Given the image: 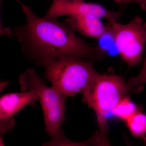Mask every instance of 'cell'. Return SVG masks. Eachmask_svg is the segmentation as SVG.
<instances>
[{
    "mask_svg": "<svg viewBox=\"0 0 146 146\" xmlns=\"http://www.w3.org/2000/svg\"><path fill=\"white\" fill-rule=\"evenodd\" d=\"M100 136V132L96 131L88 140L82 142H74L69 140L65 136L62 129L51 138V140L44 143L41 146H95Z\"/></svg>",
    "mask_w": 146,
    "mask_h": 146,
    "instance_id": "9",
    "label": "cell"
},
{
    "mask_svg": "<svg viewBox=\"0 0 146 146\" xmlns=\"http://www.w3.org/2000/svg\"><path fill=\"white\" fill-rule=\"evenodd\" d=\"M127 126L134 137L142 138L146 134V115L137 111L125 121Z\"/></svg>",
    "mask_w": 146,
    "mask_h": 146,
    "instance_id": "10",
    "label": "cell"
},
{
    "mask_svg": "<svg viewBox=\"0 0 146 146\" xmlns=\"http://www.w3.org/2000/svg\"><path fill=\"white\" fill-rule=\"evenodd\" d=\"M129 91L127 83L119 76L98 75L83 92L82 101L94 110L100 130L107 129V116Z\"/></svg>",
    "mask_w": 146,
    "mask_h": 146,
    "instance_id": "3",
    "label": "cell"
},
{
    "mask_svg": "<svg viewBox=\"0 0 146 146\" xmlns=\"http://www.w3.org/2000/svg\"><path fill=\"white\" fill-rule=\"evenodd\" d=\"M141 139L143 141L144 143H145V145L146 146V136H143V137L141 138Z\"/></svg>",
    "mask_w": 146,
    "mask_h": 146,
    "instance_id": "17",
    "label": "cell"
},
{
    "mask_svg": "<svg viewBox=\"0 0 146 146\" xmlns=\"http://www.w3.org/2000/svg\"><path fill=\"white\" fill-rule=\"evenodd\" d=\"M138 111L137 105L126 96L121 100L111 112L117 117L125 121Z\"/></svg>",
    "mask_w": 146,
    "mask_h": 146,
    "instance_id": "11",
    "label": "cell"
},
{
    "mask_svg": "<svg viewBox=\"0 0 146 146\" xmlns=\"http://www.w3.org/2000/svg\"><path fill=\"white\" fill-rule=\"evenodd\" d=\"M22 91L35 92L42 106L47 134L53 137L61 128L65 119L66 110L64 97L46 85L33 69H29L18 78Z\"/></svg>",
    "mask_w": 146,
    "mask_h": 146,
    "instance_id": "4",
    "label": "cell"
},
{
    "mask_svg": "<svg viewBox=\"0 0 146 146\" xmlns=\"http://www.w3.org/2000/svg\"><path fill=\"white\" fill-rule=\"evenodd\" d=\"M98 140L95 146H111L108 137V129L100 130Z\"/></svg>",
    "mask_w": 146,
    "mask_h": 146,
    "instance_id": "13",
    "label": "cell"
},
{
    "mask_svg": "<svg viewBox=\"0 0 146 146\" xmlns=\"http://www.w3.org/2000/svg\"><path fill=\"white\" fill-rule=\"evenodd\" d=\"M114 1L120 5H127V0H114Z\"/></svg>",
    "mask_w": 146,
    "mask_h": 146,
    "instance_id": "15",
    "label": "cell"
},
{
    "mask_svg": "<svg viewBox=\"0 0 146 146\" xmlns=\"http://www.w3.org/2000/svg\"><path fill=\"white\" fill-rule=\"evenodd\" d=\"M106 26L112 33L118 53L129 68L138 65L146 44V23L136 16L128 23L108 22Z\"/></svg>",
    "mask_w": 146,
    "mask_h": 146,
    "instance_id": "5",
    "label": "cell"
},
{
    "mask_svg": "<svg viewBox=\"0 0 146 146\" xmlns=\"http://www.w3.org/2000/svg\"><path fill=\"white\" fill-rule=\"evenodd\" d=\"M92 60L68 59L50 60L42 66L52 87L65 99L83 92L99 75Z\"/></svg>",
    "mask_w": 146,
    "mask_h": 146,
    "instance_id": "2",
    "label": "cell"
},
{
    "mask_svg": "<svg viewBox=\"0 0 146 146\" xmlns=\"http://www.w3.org/2000/svg\"><path fill=\"white\" fill-rule=\"evenodd\" d=\"M127 83L130 93L137 94L143 89L146 84V57L141 72L138 75L130 78Z\"/></svg>",
    "mask_w": 146,
    "mask_h": 146,
    "instance_id": "12",
    "label": "cell"
},
{
    "mask_svg": "<svg viewBox=\"0 0 146 146\" xmlns=\"http://www.w3.org/2000/svg\"><path fill=\"white\" fill-rule=\"evenodd\" d=\"M0 146H5L4 144L3 138H2L1 136L0 137Z\"/></svg>",
    "mask_w": 146,
    "mask_h": 146,
    "instance_id": "16",
    "label": "cell"
},
{
    "mask_svg": "<svg viewBox=\"0 0 146 146\" xmlns=\"http://www.w3.org/2000/svg\"><path fill=\"white\" fill-rule=\"evenodd\" d=\"M78 13L92 14L106 18L109 22H118L122 15L121 11H110L99 4L86 2L84 0H53L44 17L56 18Z\"/></svg>",
    "mask_w": 146,
    "mask_h": 146,
    "instance_id": "6",
    "label": "cell"
},
{
    "mask_svg": "<svg viewBox=\"0 0 146 146\" xmlns=\"http://www.w3.org/2000/svg\"><path fill=\"white\" fill-rule=\"evenodd\" d=\"M76 32L84 36L98 39L107 30L100 18L90 14L78 13L70 16L64 21Z\"/></svg>",
    "mask_w": 146,
    "mask_h": 146,
    "instance_id": "7",
    "label": "cell"
},
{
    "mask_svg": "<svg viewBox=\"0 0 146 146\" xmlns=\"http://www.w3.org/2000/svg\"><path fill=\"white\" fill-rule=\"evenodd\" d=\"M128 146H129V145H128Z\"/></svg>",
    "mask_w": 146,
    "mask_h": 146,
    "instance_id": "19",
    "label": "cell"
},
{
    "mask_svg": "<svg viewBox=\"0 0 146 146\" xmlns=\"http://www.w3.org/2000/svg\"><path fill=\"white\" fill-rule=\"evenodd\" d=\"M16 1L18 3L20 4V5L21 4V3H22V2L21 1H20V0H16Z\"/></svg>",
    "mask_w": 146,
    "mask_h": 146,
    "instance_id": "18",
    "label": "cell"
},
{
    "mask_svg": "<svg viewBox=\"0 0 146 146\" xmlns=\"http://www.w3.org/2000/svg\"><path fill=\"white\" fill-rule=\"evenodd\" d=\"M21 5L26 22L14 29V34L24 55L36 65L42 66L52 60L104 58L105 55L98 47L80 39L64 22L39 17L29 7L22 3Z\"/></svg>",
    "mask_w": 146,
    "mask_h": 146,
    "instance_id": "1",
    "label": "cell"
},
{
    "mask_svg": "<svg viewBox=\"0 0 146 146\" xmlns=\"http://www.w3.org/2000/svg\"><path fill=\"white\" fill-rule=\"evenodd\" d=\"M131 3H137L143 10H146V0H127V5Z\"/></svg>",
    "mask_w": 146,
    "mask_h": 146,
    "instance_id": "14",
    "label": "cell"
},
{
    "mask_svg": "<svg viewBox=\"0 0 146 146\" xmlns=\"http://www.w3.org/2000/svg\"><path fill=\"white\" fill-rule=\"evenodd\" d=\"M37 100L35 92L31 90L3 95L0 99V119H12L13 115Z\"/></svg>",
    "mask_w": 146,
    "mask_h": 146,
    "instance_id": "8",
    "label": "cell"
}]
</instances>
